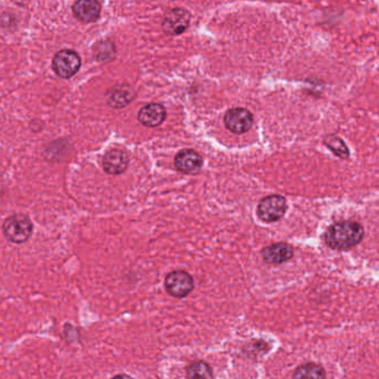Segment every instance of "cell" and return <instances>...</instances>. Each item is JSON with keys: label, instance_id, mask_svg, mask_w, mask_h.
<instances>
[{"label": "cell", "instance_id": "2e32d148", "mask_svg": "<svg viewBox=\"0 0 379 379\" xmlns=\"http://www.w3.org/2000/svg\"><path fill=\"white\" fill-rule=\"evenodd\" d=\"M324 142H325L326 146H327L337 157H341V159H346V157H348V155H350L348 148H347L345 142L343 141L341 138H339V137H326Z\"/></svg>", "mask_w": 379, "mask_h": 379}, {"label": "cell", "instance_id": "7c38bea8", "mask_svg": "<svg viewBox=\"0 0 379 379\" xmlns=\"http://www.w3.org/2000/svg\"><path fill=\"white\" fill-rule=\"evenodd\" d=\"M262 258L268 264H282L293 258V249L290 244H273L263 249Z\"/></svg>", "mask_w": 379, "mask_h": 379}, {"label": "cell", "instance_id": "e0dca14e", "mask_svg": "<svg viewBox=\"0 0 379 379\" xmlns=\"http://www.w3.org/2000/svg\"><path fill=\"white\" fill-rule=\"evenodd\" d=\"M111 379H133L132 377L129 376V375L127 374H119L116 375V376L112 377Z\"/></svg>", "mask_w": 379, "mask_h": 379}, {"label": "cell", "instance_id": "9c48e42d", "mask_svg": "<svg viewBox=\"0 0 379 379\" xmlns=\"http://www.w3.org/2000/svg\"><path fill=\"white\" fill-rule=\"evenodd\" d=\"M129 155L122 149H112L107 152L102 160L103 170L107 173L117 176L125 172L129 166Z\"/></svg>", "mask_w": 379, "mask_h": 379}, {"label": "cell", "instance_id": "ba28073f", "mask_svg": "<svg viewBox=\"0 0 379 379\" xmlns=\"http://www.w3.org/2000/svg\"><path fill=\"white\" fill-rule=\"evenodd\" d=\"M176 170L185 174L198 173L203 166V159L194 150L185 149L180 151L174 159Z\"/></svg>", "mask_w": 379, "mask_h": 379}, {"label": "cell", "instance_id": "277c9868", "mask_svg": "<svg viewBox=\"0 0 379 379\" xmlns=\"http://www.w3.org/2000/svg\"><path fill=\"white\" fill-rule=\"evenodd\" d=\"M82 67V59L73 50H61L54 54L52 69L60 78L69 79L75 76Z\"/></svg>", "mask_w": 379, "mask_h": 379}, {"label": "cell", "instance_id": "30bf717a", "mask_svg": "<svg viewBox=\"0 0 379 379\" xmlns=\"http://www.w3.org/2000/svg\"><path fill=\"white\" fill-rule=\"evenodd\" d=\"M72 13L80 22H93L100 16L101 5L98 0H77Z\"/></svg>", "mask_w": 379, "mask_h": 379}, {"label": "cell", "instance_id": "5bb4252c", "mask_svg": "<svg viewBox=\"0 0 379 379\" xmlns=\"http://www.w3.org/2000/svg\"><path fill=\"white\" fill-rule=\"evenodd\" d=\"M293 379H326L325 369L320 364L309 362L298 366L293 374Z\"/></svg>", "mask_w": 379, "mask_h": 379}, {"label": "cell", "instance_id": "8fae6325", "mask_svg": "<svg viewBox=\"0 0 379 379\" xmlns=\"http://www.w3.org/2000/svg\"><path fill=\"white\" fill-rule=\"evenodd\" d=\"M167 118V110L160 103H150L139 112L138 119L141 125L157 127L162 125Z\"/></svg>", "mask_w": 379, "mask_h": 379}, {"label": "cell", "instance_id": "8992f818", "mask_svg": "<svg viewBox=\"0 0 379 379\" xmlns=\"http://www.w3.org/2000/svg\"><path fill=\"white\" fill-rule=\"evenodd\" d=\"M224 125L231 132L243 134L252 127L253 116L247 109H230L224 116Z\"/></svg>", "mask_w": 379, "mask_h": 379}, {"label": "cell", "instance_id": "5b68a950", "mask_svg": "<svg viewBox=\"0 0 379 379\" xmlns=\"http://www.w3.org/2000/svg\"><path fill=\"white\" fill-rule=\"evenodd\" d=\"M166 290L171 296L183 298L194 288L193 277L185 271H173L166 277Z\"/></svg>", "mask_w": 379, "mask_h": 379}, {"label": "cell", "instance_id": "52a82bcc", "mask_svg": "<svg viewBox=\"0 0 379 379\" xmlns=\"http://www.w3.org/2000/svg\"><path fill=\"white\" fill-rule=\"evenodd\" d=\"M191 15L183 8H174L164 16L162 28L164 33L170 36H179L189 28Z\"/></svg>", "mask_w": 379, "mask_h": 379}, {"label": "cell", "instance_id": "9a60e30c", "mask_svg": "<svg viewBox=\"0 0 379 379\" xmlns=\"http://www.w3.org/2000/svg\"><path fill=\"white\" fill-rule=\"evenodd\" d=\"M187 379H214L213 369L206 362H193L185 371Z\"/></svg>", "mask_w": 379, "mask_h": 379}, {"label": "cell", "instance_id": "7a4b0ae2", "mask_svg": "<svg viewBox=\"0 0 379 379\" xmlns=\"http://www.w3.org/2000/svg\"><path fill=\"white\" fill-rule=\"evenodd\" d=\"M33 223L24 214H15L6 219L3 230L6 238L13 243L22 244L29 240L33 233Z\"/></svg>", "mask_w": 379, "mask_h": 379}, {"label": "cell", "instance_id": "6da1fadb", "mask_svg": "<svg viewBox=\"0 0 379 379\" xmlns=\"http://www.w3.org/2000/svg\"><path fill=\"white\" fill-rule=\"evenodd\" d=\"M363 238L364 229L359 223L344 221L335 223L328 229L325 242L331 249L344 251L356 247Z\"/></svg>", "mask_w": 379, "mask_h": 379}, {"label": "cell", "instance_id": "4fadbf2b", "mask_svg": "<svg viewBox=\"0 0 379 379\" xmlns=\"http://www.w3.org/2000/svg\"><path fill=\"white\" fill-rule=\"evenodd\" d=\"M134 97H136V93L133 91L130 86H125V84L118 86V87L114 88L111 91H109V106H111L112 108H123L127 106V103H130Z\"/></svg>", "mask_w": 379, "mask_h": 379}, {"label": "cell", "instance_id": "3957f363", "mask_svg": "<svg viewBox=\"0 0 379 379\" xmlns=\"http://www.w3.org/2000/svg\"><path fill=\"white\" fill-rule=\"evenodd\" d=\"M287 203L282 195H270L261 200L258 206V217L263 222L274 223L286 213Z\"/></svg>", "mask_w": 379, "mask_h": 379}]
</instances>
